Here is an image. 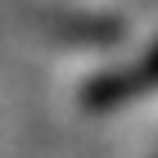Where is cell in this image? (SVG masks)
<instances>
[{
  "mask_svg": "<svg viewBox=\"0 0 158 158\" xmlns=\"http://www.w3.org/2000/svg\"><path fill=\"white\" fill-rule=\"evenodd\" d=\"M149 86H158V50H149L135 68H118V73L99 77V81L90 86V95H86V99H90L95 109H109V104H122V99L149 90Z\"/></svg>",
  "mask_w": 158,
  "mask_h": 158,
  "instance_id": "1",
  "label": "cell"
}]
</instances>
